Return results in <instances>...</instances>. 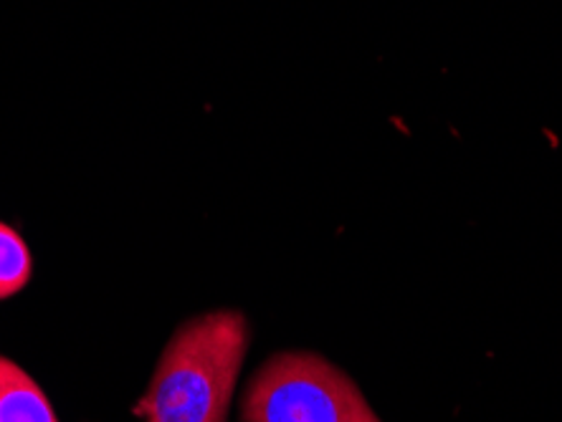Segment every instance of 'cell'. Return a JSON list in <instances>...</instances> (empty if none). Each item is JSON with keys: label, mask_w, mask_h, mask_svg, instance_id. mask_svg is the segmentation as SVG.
<instances>
[{"label": "cell", "mask_w": 562, "mask_h": 422, "mask_svg": "<svg viewBox=\"0 0 562 422\" xmlns=\"http://www.w3.org/2000/svg\"><path fill=\"white\" fill-rule=\"evenodd\" d=\"M246 350L249 321L241 311L190 319L165 346L137 415L145 422H226Z\"/></svg>", "instance_id": "cell-1"}, {"label": "cell", "mask_w": 562, "mask_h": 422, "mask_svg": "<svg viewBox=\"0 0 562 422\" xmlns=\"http://www.w3.org/2000/svg\"><path fill=\"white\" fill-rule=\"evenodd\" d=\"M244 422H383L350 377L312 352H284L244 392Z\"/></svg>", "instance_id": "cell-2"}, {"label": "cell", "mask_w": 562, "mask_h": 422, "mask_svg": "<svg viewBox=\"0 0 562 422\" xmlns=\"http://www.w3.org/2000/svg\"><path fill=\"white\" fill-rule=\"evenodd\" d=\"M0 422H59L44 390L5 357H0Z\"/></svg>", "instance_id": "cell-3"}, {"label": "cell", "mask_w": 562, "mask_h": 422, "mask_svg": "<svg viewBox=\"0 0 562 422\" xmlns=\"http://www.w3.org/2000/svg\"><path fill=\"white\" fill-rule=\"evenodd\" d=\"M33 271L31 251L21 233L0 220V299L19 294Z\"/></svg>", "instance_id": "cell-4"}]
</instances>
